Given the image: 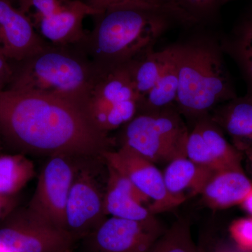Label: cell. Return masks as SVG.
<instances>
[{
	"mask_svg": "<svg viewBox=\"0 0 252 252\" xmlns=\"http://www.w3.org/2000/svg\"><path fill=\"white\" fill-rule=\"evenodd\" d=\"M0 141L18 153L102 157L112 140L87 109L51 96L0 91Z\"/></svg>",
	"mask_w": 252,
	"mask_h": 252,
	"instance_id": "obj_1",
	"label": "cell"
},
{
	"mask_svg": "<svg viewBox=\"0 0 252 252\" xmlns=\"http://www.w3.org/2000/svg\"><path fill=\"white\" fill-rule=\"evenodd\" d=\"M167 47L178 72L175 104L182 115L196 121L238 97L219 36L196 33Z\"/></svg>",
	"mask_w": 252,
	"mask_h": 252,
	"instance_id": "obj_2",
	"label": "cell"
},
{
	"mask_svg": "<svg viewBox=\"0 0 252 252\" xmlns=\"http://www.w3.org/2000/svg\"><path fill=\"white\" fill-rule=\"evenodd\" d=\"M93 17L94 28L77 44L100 73L154 49L172 23L178 22L165 13L135 6L111 8Z\"/></svg>",
	"mask_w": 252,
	"mask_h": 252,
	"instance_id": "obj_3",
	"label": "cell"
},
{
	"mask_svg": "<svg viewBox=\"0 0 252 252\" xmlns=\"http://www.w3.org/2000/svg\"><path fill=\"white\" fill-rule=\"evenodd\" d=\"M11 63L12 77L6 89L51 96L86 109L101 75L77 44L49 43L31 57Z\"/></svg>",
	"mask_w": 252,
	"mask_h": 252,
	"instance_id": "obj_4",
	"label": "cell"
},
{
	"mask_svg": "<svg viewBox=\"0 0 252 252\" xmlns=\"http://www.w3.org/2000/svg\"><path fill=\"white\" fill-rule=\"evenodd\" d=\"M120 143L152 162L186 157L189 129L175 104L152 113H140L122 127Z\"/></svg>",
	"mask_w": 252,
	"mask_h": 252,
	"instance_id": "obj_5",
	"label": "cell"
},
{
	"mask_svg": "<svg viewBox=\"0 0 252 252\" xmlns=\"http://www.w3.org/2000/svg\"><path fill=\"white\" fill-rule=\"evenodd\" d=\"M75 158L65 155L49 158L27 207L36 218L63 230L68 196L78 167Z\"/></svg>",
	"mask_w": 252,
	"mask_h": 252,
	"instance_id": "obj_6",
	"label": "cell"
},
{
	"mask_svg": "<svg viewBox=\"0 0 252 252\" xmlns=\"http://www.w3.org/2000/svg\"><path fill=\"white\" fill-rule=\"evenodd\" d=\"M67 232L36 218L28 209L15 212L0 226V252H54L72 248Z\"/></svg>",
	"mask_w": 252,
	"mask_h": 252,
	"instance_id": "obj_7",
	"label": "cell"
},
{
	"mask_svg": "<svg viewBox=\"0 0 252 252\" xmlns=\"http://www.w3.org/2000/svg\"><path fill=\"white\" fill-rule=\"evenodd\" d=\"M107 165L130 181L135 187L149 199L154 200L151 212L167 210L185 201V199L169 193L164 182L163 175L150 161L127 147L120 146L116 151L102 154Z\"/></svg>",
	"mask_w": 252,
	"mask_h": 252,
	"instance_id": "obj_8",
	"label": "cell"
},
{
	"mask_svg": "<svg viewBox=\"0 0 252 252\" xmlns=\"http://www.w3.org/2000/svg\"><path fill=\"white\" fill-rule=\"evenodd\" d=\"M161 235L155 220L111 217L86 237L92 252H146Z\"/></svg>",
	"mask_w": 252,
	"mask_h": 252,
	"instance_id": "obj_9",
	"label": "cell"
},
{
	"mask_svg": "<svg viewBox=\"0 0 252 252\" xmlns=\"http://www.w3.org/2000/svg\"><path fill=\"white\" fill-rule=\"evenodd\" d=\"M223 133L210 115L200 118L195 121L193 130L189 131L186 157L212 171L243 170V153L230 144Z\"/></svg>",
	"mask_w": 252,
	"mask_h": 252,
	"instance_id": "obj_10",
	"label": "cell"
},
{
	"mask_svg": "<svg viewBox=\"0 0 252 252\" xmlns=\"http://www.w3.org/2000/svg\"><path fill=\"white\" fill-rule=\"evenodd\" d=\"M104 194L91 172L78 165L64 220V230L73 240L87 236L104 220Z\"/></svg>",
	"mask_w": 252,
	"mask_h": 252,
	"instance_id": "obj_11",
	"label": "cell"
},
{
	"mask_svg": "<svg viewBox=\"0 0 252 252\" xmlns=\"http://www.w3.org/2000/svg\"><path fill=\"white\" fill-rule=\"evenodd\" d=\"M49 43L37 32L29 16L9 0H0V52L6 59L23 61Z\"/></svg>",
	"mask_w": 252,
	"mask_h": 252,
	"instance_id": "obj_12",
	"label": "cell"
},
{
	"mask_svg": "<svg viewBox=\"0 0 252 252\" xmlns=\"http://www.w3.org/2000/svg\"><path fill=\"white\" fill-rule=\"evenodd\" d=\"M130 100H137L139 104L127 62L101 74L93 89L86 108L93 122L101 130L109 113Z\"/></svg>",
	"mask_w": 252,
	"mask_h": 252,
	"instance_id": "obj_13",
	"label": "cell"
},
{
	"mask_svg": "<svg viewBox=\"0 0 252 252\" xmlns=\"http://www.w3.org/2000/svg\"><path fill=\"white\" fill-rule=\"evenodd\" d=\"M83 0H70L67 6L57 14L47 17L30 16L41 37L57 45H72L80 42L87 32L83 21L86 16L99 14Z\"/></svg>",
	"mask_w": 252,
	"mask_h": 252,
	"instance_id": "obj_14",
	"label": "cell"
},
{
	"mask_svg": "<svg viewBox=\"0 0 252 252\" xmlns=\"http://www.w3.org/2000/svg\"><path fill=\"white\" fill-rule=\"evenodd\" d=\"M107 166L108 181L104 194L105 215L126 220H154L152 212L142 205L149 201L148 197L122 174L109 165Z\"/></svg>",
	"mask_w": 252,
	"mask_h": 252,
	"instance_id": "obj_15",
	"label": "cell"
},
{
	"mask_svg": "<svg viewBox=\"0 0 252 252\" xmlns=\"http://www.w3.org/2000/svg\"><path fill=\"white\" fill-rule=\"evenodd\" d=\"M210 118L244 153L252 149V96L245 94L217 106Z\"/></svg>",
	"mask_w": 252,
	"mask_h": 252,
	"instance_id": "obj_16",
	"label": "cell"
},
{
	"mask_svg": "<svg viewBox=\"0 0 252 252\" xmlns=\"http://www.w3.org/2000/svg\"><path fill=\"white\" fill-rule=\"evenodd\" d=\"M252 186L243 170H220L212 174L201 194L212 208L225 209L240 205Z\"/></svg>",
	"mask_w": 252,
	"mask_h": 252,
	"instance_id": "obj_17",
	"label": "cell"
},
{
	"mask_svg": "<svg viewBox=\"0 0 252 252\" xmlns=\"http://www.w3.org/2000/svg\"><path fill=\"white\" fill-rule=\"evenodd\" d=\"M219 37L223 53L234 61L240 71L246 94L252 96V14L242 18L229 33Z\"/></svg>",
	"mask_w": 252,
	"mask_h": 252,
	"instance_id": "obj_18",
	"label": "cell"
},
{
	"mask_svg": "<svg viewBox=\"0 0 252 252\" xmlns=\"http://www.w3.org/2000/svg\"><path fill=\"white\" fill-rule=\"evenodd\" d=\"M214 172L182 157L170 161L162 175L169 193L185 200V192L187 190L193 195L201 193Z\"/></svg>",
	"mask_w": 252,
	"mask_h": 252,
	"instance_id": "obj_19",
	"label": "cell"
},
{
	"mask_svg": "<svg viewBox=\"0 0 252 252\" xmlns=\"http://www.w3.org/2000/svg\"><path fill=\"white\" fill-rule=\"evenodd\" d=\"M168 56L167 48L158 51L152 49L129 61L132 84L139 98V106L155 85Z\"/></svg>",
	"mask_w": 252,
	"mask_h": 252,
	"instance_id": "obj_20",
	"label": "cell"
},
{
	"mask_svg": "<svg viewBox=\"0 0 252 252\" xmlns=\"http://www.w3.org/2000/svg\"><path fill=\"white\" fill-rule=\"evenodd\" d=\"M167 50L168 59L161 74L141 102L137 114L158 112L175 104L179 89L178 72L173 58Z\"/></svg>",
	"mask_w": 252,
	"mask_h": 252,
	"instance_id": "obj_21",
	"label": "cell"
},
{
	"mask_svg": "<svg viewBox=\"0 0 252 252\" xmlns=\"http://www.w3.org/2000/svg\"><path fill=\"white\" fill-rule=\"evenodd\" d=\"M35 175L34 163L26 154L0 155V193L16 195Z\"/></svg>",
	"mask_w": 252,
	"mask_h": 252,
	"instance_id": "obj_22",
	"label": "cell"
},
{
	"mask_svg": "<svg viewBox=\"0 0 252 252\" xmlns=\"http://www.w3.org/2000/svg\"><path fill=\"white\" fill-rule=\"evenodd\" d=\"M93 9L102 13L111 8L123 6H135L160 11L170 15L184 25L192 26L185 13L179 9L171 0H83Z\"/></svg>",
	"mask_w": 252,
	"mask_h": 252,
	"instance_id": "obj_23",
	"label": "cell"
},
{
	"mask_svg": "<svg viewBox=\"0 0 252 252\" xmlns=\"http://www.w3.org/2000/svg\"><path fill=\"white\" fill-rule=\"evenodd\" d=\"M146 252H198L190 233V225L180 220L160 235Z\"/></svg>",
	"mask_w": 252,
	"mask_h": 252,
	"instance_id": "obj_24",
	"label": "cell"
},
{
	"mask_svg": "<svg viewBox=\"0 0 252 252\" xmlns=\"http://www.w3.org/2000/svg\"><path fill=\"white\" fill-rule=\"evenodd\" d=\"M194 24L211 22L222 6L221 0H171Z\"/></svg>",
	"mask_w": 252,
	"mask_h": 252,
	"instance_id": "obj_25",
	"label": "cell"
},
{
	"mask_svg": "<svg viewBox=\"0 0 252 252\" xmlns=\"http://www.w3.org/2000/svg\"><path fill=\"white\" fill-rule=\"evenodd\" d=\"M70 0H16L18 9L29 16L47 17L64 9Z\"/></svg>",
	"mask_w": 252,
	"mask_h": 252,
	"instance_id": "obj_26",
	"label": "cell"
},
{
	"mask_svg": "<svg viewBox=\"0 0 252 252\" xmlns=\"http://www.w3.org/2000/svg\"><path fill=\"white\" fill-rule=\"evenodd\" d=\"M228 231L237 249L252 252V216L233 220Z\"/></svg>",
	"mask_w": 252,
	"mask_h": 252,
	"instance_id": "obj_27",
	"label": "cell"
},
{
	"mask_svg": "<svg viewBox=\"0 0 252 252\" xmlns=\"http://www.w3.org/2000/svg\"><path fill=\"white\" fill-rule=\"evenodd\" d=\"M13 69L11 61L0 52V91L9 86L12 77Z\"/></svg>",
	"mask_w": 252,
	"mask_h": 252,
	"instance_id": "obj_28",
	"label": "cell"
},
{
	"mask_svg": "<svg viewBox=\"0 0 252 252\" xmlns=\"http://www.w3.org/2000/svg\"><path fill=\"white\" fill-rule=\"evenodd\" d=\"M16 196L0 193V220H5L14 211L17 203Z\"/></svg>",
	"mask_w": 252,
	"mask_h": 252,
	"instance_id": "obj_29",
	"label": "cell"
},
{
	"mask_svg": "<svg viewBox=\"0 0 252 252\" xmlns=\"http://www.w3.org/2000/svg\"><path fill=\"white\" fill-rule=\"evenodd\" d=\"M240 205L245 211L252 216V186L243 202L240 203Z\"/></svg>",
	"mask_w": 252,
	"mask_h": 252,
	"instance_id": "obj_30",
	"label": "cell"
},
{
	"mask_svg": "<svg viewBox=\"0 0 252 252\" xmlns=\"http://www.w3.org/2000/svg\"><path fill=\"white\" fill-rule=\"evenodd\" d=\"M244 156L248 157L249 165H250V170L252 172V149H249L246 152H244Z\"/></svg>",
	"mask_w": 252,
	"mask_h": 252,
	"instance_id": "obj_31",
	"label": "cell"
},
{
	"mask_svg": "<svg viewBox=\"0 0 252 252\" xmlns=\"http://www.w3.org/2000/svg\"><path fill=\"white\" fill-rule=\"evenodd\" d=\"M54 252H72V248H64L63 249V250H59V251Z\"/></svg>",
	"mask_w": 252,
	"mask_h": 252,
	"instance_id": "obj_32",
	"label": "cell"
},
{
	"mask_svg": "<svg viewBox=\"0 0 252 252\" xmlns=\"http://www.w3.org/2000/svg\"><path fill=\"white\" fill-rule=\"evenodd\" d=\"M232 1V0H221L222 6H223V5L227 4V3H228V2H229V1Z\"/></svg>",
	"mask_w": 252,
	"mask_h": 252,
	"instance_id": "obj_33",
	"label": "cell"
},
{
	"mask_svg": "<svg viewBox=\"0 0 252 252\" xmlns=\"http://www.w3.org/2000/svg\"><path fill=\"white\" fill-rule=\"evenodd\" d=\"M248 252L241 251V250H238H238H236V251H226V252Z\"/></svg>",
	"mask_w": 252,
	"mask_h": 252,
	"instance_id": "obj_34",
	"label": "cell"
},
{
	"mask_svg": "<svg viewBox=\"0 0 252 252\" xmlns=\"http://www.w3.org/2000/svg\"><path fill=\"white\" fill-rule=\"evenodd\" d=\"M9 1H11V2L14 3L15 1H16V0H9Z\"/></svg>",
	"mask_w": 252,
	"mask_h": 252,
	"instance_id": "obj_35",
	"label": "cell"
},
{
	"mask_svg": "<svg viewBox=\"0 0 252 252\" xmlns=\"http://www.w3.org/2000/svg\"><path fill=\"white\" fill-rule=\"evenodd\" d=\"M198 252H200L198 251Z\"/></svg>",
	"mask_w": 252,
	"mask_h": 252,
	"instance_id": "obj_36",
	"label": "cell"
},
{
	"mask_svg": "<svg viewBox=\"0 0 252 252\" xmlns=\"http://www.w3.org/2000/svg\"><path fill=\"white\" fill-rule=\"evenodd\" d=\"M0 142H1V141H0Z\"/></svg>",
	"mask_w": 252,
	"mask_h": 252,
	"instance_id": "obj_37",
	"label": "cell"
}]
</instances>
